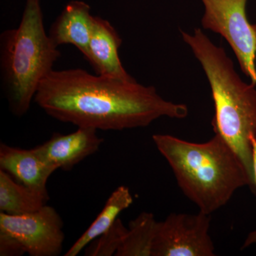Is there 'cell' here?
Instances as JSON below:
<instances>
[{
  "instance_id": "6da1fadb",
  "label": "cell",
  "mask_w": 256,
  "mask_h": 256,
  "mask_svg": "<svg viewBox=\"0 0 256 256\" xmlns=\"http://www.w3.org/2000/svg\"><path fill=\"white\" fill-rule=\"evenodd\" d=\"M34 102L57 120L97 130L148 127L160 118L183 119L188 112L185 104L165 100L154 86L82 68L54 70L38 87Z\"/></svg>"
},
{
  "instance_id": "7a4b0ae2",
  "label": "cell",
  "mask_w": 256,
  "mask_h": 256,
  "mask_svg": "<svg viewBox=\"0 0 256 256\" xmlns=\"http://www.w3.org/2000/svg\"><path fill=\"white\" fill-rule=\"evenodd\" d=\"M152 140L178 188L202 213L210 215L225 206L238 188L248 186L254 192L242 160L218 134L203 143L164 134H154Z\"/></svg>"
},
{
  "instance_id": "3957f363",
  "label": "cell",
  "mask_w": 256,
  "mask_h": 256,
  "mask_svg": "<svg viewBox=\"0 0 256 256\" xmlns=\"http://www.w3.org/2000/svg\"><path fill=\"white\" fill-rule=\"evenodd\" d=\"M181 33L210 82L214 104V131L242 160L254 184L250 138H256V86L242 80L224 48L214 44L202 30L196 28L192 34Z\"/></svg>"
},
{
  "instance_id": "277c9868",
  "label": "cell",
  "mask_w": 256,
  "mask_h": 256,
  "mask_svg": "<svg viewBox=\"0 0 256 256\" xmlns=\"http://www.w3.org/2000/svg\"><path fill=\"white\" fill-rule=\"evenodd\" d=\"M47 34L41 0H25L18 28L0 35V82L14 116L30 110L42 82L60 57Z\"/></svg>"
},
{
  "instance_id": "5b68a950",
  "label": "cell",
  "mask_w": 256,
  "mask_h": 256,
  "mask_svg": "<svg viewBox=\"0 0 256 256\" xmlns=\"http://www.w3.org/2000/svg\"><path fill=\"white\" fill-rule=\"evenodd\" d=\"M204 30L218 34L228 42L242 70L256 86V37L246 16L248 0H202Z\"/></svg>"
},
{
  "instance_id": "8992f818",
  "label": "cell",
  "mask_w": 256,
  "mask_h": 256,
  "mask_svg": "<svg viewBox=\"0 0 256 256\" xmlns=\"http://www.w3.org/2000/svg\"><path fill=\"white\" fill-rule=\"evenodd\" d=\"M210 215L170 214L158 222L152 256H214Z\"/></svg>"
},
{
  "instance_id": "52a82bcc",
  "label": "cell",
  "mask_w": 256,
  "mask_h": 256,
  "mask_svg": "<svg viewBox=\"0 0 256 256\" xmlns=\"http://www.w3.org/2000/svg\"><path fill=\"white\" fill-rule=\"evenodd\" d=\"M64 222L54 207L22 215L0 212V229L15 237L31 256H57L62 254L65 235Z\"/></svg>"
},
{
  "instance_id": "ba28073f",
  "label": "cell",
  "mask_w": 256,
  "mask_h": 256,
  "mask_svg": "<svg viewBox=\"0 0 256 256\" xmlns=\"http://www.w3.org/2000/svg\"><path fill=\"white\" fill-rule=\"evenodd\" d=\"M97 130L79 127L75 132L54 133L46 142L36 146L42 156L56 170H70L98 150L104 142Z\"/></svg>"
},
{
  "instance_id": "9c48e42d",
  "label": "cell",
  "mask_w": 256,
  "mask_h": 256,
  "mask_svg": "<svg viewBox=\"0 0 256 256\" xmlns=\"http://www.w3.org/2000/svg\"><path fill=\"white\" fill-rule=\"evenodd\" d=\"M122 38L108 20L94 18V28L86 60L98 75L122 80H133L119 56Z\"/></svg>"
},
{
  "instance_id": "30bf717a",
  "label": "cell",
  "mask_w": 256,
  "mask_h": 256,
  "mask_svg": "<svg viewBox=\"0 0 256 256\" xmlns=\"http://www.w3.org/2000/svg\"><path fill=\"white\" fill-rule=\"evenodd\" d=\"M0 170L11 175L18 182L40 191H48L47 182L56 168L48 163L36 148L24 150L2 143Z\"/></svg>"
},
{
  "instance_id": "8fae6325",
  "label": "cell",
  "mask_w": 256,
  "mask_h": 256,
  "mask_svg": "<svg viewBox=\"0 0 256 256\" xmlns=\"http://www.w3.org/2000/svg\"><path fill=\"white\" fill-rule=\"evenodd\" d=\"M90 5L82 0H72L64 6L50 26L48 35L56 46L73 45L86 56L94 28Z\"/></svg>"
},
{
  "instance_id": "7c38bea8",
  "label": "cell",
  "mask_w": 256,
  "mask_h": 256,
  "mask_svg": "<svg viewBox=\"0 0 256 256\" xmlns=\"http://www.w3.org/2000/svg\"><path fill=\"white\" fill-rule=\"evenodd\" d=\"M48 191L34 190L18 182L0 170V210L10 215L32 213L46 205Z\"/></svg>"
},
{
  "instance_id": "4fadbf2b",
  "label": "cell",
  "mask_w": 256,
  "mask_h": 256,
  "mask_svg": "<svg viewBox=\"0 0 256 256\" xmlns=\"http://www.w3.org/2000/svg\"><path fill=\"white\" fill-rule=\"evenodd\" d=\"M132 203V196L127 186H120L114 190L100 214L70 247L65 256H78L90 242L108 230L118 218L120 214L129 208Z\"/></svg>"
},
{
  "instance_id": "5bb4252c",
  "label": "cell",
  "mask_w": 256,
  "mask_h": 256,
  "mask_svg": "<svg viewBox=\"0 0 256 256\" xmlns=\"http://www.w3.org/2000/svg\"><path fill=\"white\" fill-rule=\"evenodd\" d=\"M156 224L152 213L140 214L130 223L116 256H152Z\"/></svg>"
},
{
  "instance_id": "9a60e30c",
  "label": "cell",
  "mask_w": 256,
  "mask_h": 256,
  "mask_svg": "<svg viewBox=\"0 0 256 256\" xmlns=\"http://www.w3.org/2000/svg\"><path fill=\"white\" fill-rule=\"evenodd\" d=\"M128 228L122 220L118 218L108 230L87 246L85 256H116L127 234Z\"/></svg>"
},
{
  "instance_id": "2e32d148",
  "label": "cell",
  "mask_w": 256,
  "mask_h": 256,
  "mask_svg": "<svg viewBox=\"0 0 256 256\" xmlns=\"http://www.w3.org/2000/svg\"><path fill=\"white\" fill-rule=\"evenodd\" d=\"M24 254V249L18 239L0 229V256H20Z\"/></svg>"
},
{
  "instance_id": "e0dca14e",
  "label": "cell",
  "mask_w": 256,
  "mask_h": 256,
  "mask_svg": "<svg viewBox=\"0 0 256 256\" xmlns=\"http://www.w3.org/2000/svg\"><path fill=\"white\" fill-rule=\"evenodd\" d=\"M252 144V180H254V193L256 196V138H250Z\"/></svg>"
},
{
  "instance_id": "ac0fdd59",
  "label": "cell",
  "mask_w": 256,
  "mask_h": 256,
  "mask_svg": "<svg viewBox=\"0 0 256 256\" xmlns=\"http://www.w3.org/2000/svg\"><path fill=\"white\" fill-rule=\"evenodd\" d=\"M256 244V230H252L248 234L246 238L245 242L242 244V249H245L252 245Z\"/></svg>"
},
{
  "instance_id": "d6986e66",
  "label": "cell",
  "mask_w": 256,
  "mask_h": 256,
  "mask_svg": "<svg viewBox=\"0 0 256 256\" xmlns=\"http://www.w3.org/2000/svg\"><path fill=\"white\" fill-rule=\"evenodd\" d=\"M252 25V28H254V34H255L256 37V24H255Z\"/></svg>"
}]
</instances>
